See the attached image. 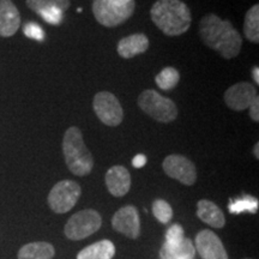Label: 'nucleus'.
<instances>
[{"instance_id":"nucleus-19","label":"nucleus","mask_w":259,"mask_h":259,"mask_svg":"<svg viewBox=\"0 0 259 259\" xmlns=\"http://www.w3.org/2000/svg\"><path fill=\"white\" fill-rule=\"evenodd\" d=\"M194 254H196V248L193 242L187 238L177 246L163 244L160 250V259H193Z\"/></svg>"},{"instance_id":"nucleus-20","label":"nucleus","mask_w":259,"mask_h":259,"mask_svg":"<svg viewBox=\"0 0 259 259\" xmlns=\"http://www.w3.org/2000/svg\"><path fill=\"white\" fill-rule=\"evenodd\" d=\"M245 37L253 44H259V5L254 4L246 12L244 19Z\"/></svg>"},{"instance_id":"nucleus-14","label":"nucleus","mask_w":259,"mask_h":259,"mask_svg":"<svg viewBox=\"0 0 259 259\" xmlns=\"http://www.w3.org/2000/svg\"><path fill=\"white\" fill-rule=\"evenodd\" d=\"M106 186L114 197H124L131 189V176L124 166H113L106 173Z\"/></svg>"},{"instance_id":"nucleus-2","label":"nucleus","mask_w":259,"mask_h":259,"mask_svg":"<svg viewBox=\"0 0 259 259\" xmlns=\"http://www.w3.org/2000/svg\"><path fill=\"white\" fill-rule=\"evenodd\" d=\"M155 25L167 36H180L191 27V11L181 0H157L150 10Z\"/></svg>"},{"instance_id":"nucleus-30","label":"nucleus","mask_w":259,"mask_h":259,"mask_svg":"<svg viewBox=\"0 0 259 259\" xmlns=\"http://www.w3.org/2000/svg\"><path fill=\"white\" fill-rule=\"evenodd\" d=\"M252 78H253L254 83L259 84V67L258 66H254L253 69H252Z\"/></svg>"},{"instance_id":"nucleus-29","label":"nucleus","mask_w":259,"mask_h":259,"mask_svg":"<svg viewBox=\"0 0 259 259\" xmlns=\"http://www.w3.org/2000/svg\"><path fill=\"white\" fill-rule=\"evenodd\" d=\"M145 163H147V157L142 154L136 155L134 160H132V164H134L135 168H142L145 166Z\"/></svg>"},{"instance_id":"nucleus-8","label":"nucleus","mask_w":259,"mask_h":259,"mask_svg":"<svg viewBox=\"0 0 259 259\" xmlns=\"http://www.w3.org/2000/svg\"><path fill=\"white\" fill-rule=\"evenodd\" d=\"M93 107L99 120L107 126L115 127L120 125L124 119V111L114 94L100 92L94 96Z\"/></svg>"},{"instance_id":"nucleus-24","label":"nucleus","mask_w":259,"mask_h":259,"mask_svg":"<svg viewBox=\"0 0 259 259\" xmlns=\"http://www.w3.org/2000/svg\"><path fill=\"white\" fill-rule=\"evenodd\" d=\"M153 213L158 222L167 225L173 218V209L163 199H156L153 203Z\"/></svg>"},{"instance_id":"nucleus-13","label":"nucleus","mask_w":259,"mask_h":259,"mask_svg":"<svg viewBox=\"0 0 259 259\" xmlns=\"http://www.w3.org/2000/svg\"><path fill=\"white\" fill-rule=\"evenodd\" d=\"M21 27V15L12 0H0V36L11 37Z\"/></svg>"},{"instance_id":"nucleus-21","label":"nucleus","mask_w":259,"mask_h":259,"mask_svg":"<svg viewBox=\"0 0 259 259\" xmlns=\"http://www.w3.org/2000/svg\"><path fill=\"white\" fill-rule=\"evenodd\" d=\"M179 80H180L179 71L170 66L164 67V69L162 70L156 77H155L156 85L161 90H164V92L176 88L178 83H179Z\"/></svg>"},{"instance_id":"nucleus-27","label":"nucleus","mask_w":259,"mask_h":259,"mask_svg":"<svg viewBox=\"0 0 259 259\" xmlns=\"http://www.w3.org/2000/svg\"><path fill=\"white\" fill-rule=\"evenodd\" d=\"M24 35L29 38L36 41H44L45 40V31L40 25L36 23H27L23 28Z\"/></svg>"},{"instance_id":"nucleus-1","label":"nucleus","mask_w":259,"mask_h":259,"mask_svg":"<svg viewBox=\"0 0 259 259\" xmlns=\"http://www.w3.org/2000/svg\"><path fill=\"white\" fill-rule=\"evenodd\" d=\"M199 35L203 44L225 59L238 57L242 47V37L229 21H222L218 15L208 14L200 19Z\"/></svg>"},{"instance_id":"nucleus-12","label":"nucleus","mask_w":259,"mask_h":259,"mask_svg":"<svg viewBox=\"0 0 259 259\" xmlns=\"http://www.w3.org/2000/svg\"><path fill=\"white\" fill-rule=\"evenodd\" d=\"M194 248L203 259H229L221 239L209 229H204L197 234Z\"/></svg>"},{"instance_id":"nucleus-9","label":"nucleus","mask_w":259,"mask_h":259,"mask_svg":"<svg viewBox=\"0 0 259 259\" xmlns=\"http://www.w3.org/2000/svg\"><path fill=\"white\" fill-rule=\"evenodd\" d=\"M164 173L171 179L180 181L187 186H192L197 181V169L194 163L183 155H168L162 163Z\"/></svg>"},{"instance_id":"nucleus-6","label":"nucleus","mask_w":259,"mask_h":259,"mask_svg":"<svg viewBox=\"0 0 259 259\" xmlns=\"http://www.w3.org/2000/svg\"><path fill=\"white\" fill-rule=\"evenodd\" d=\"M102 218L96 210H80L71 216L66 222L64 233L70 240H83L101 228Z\"/></svg>"},{"instance_id":"nucleus-26","label":"nucleus","mask_w":259,"mask_h":259,"mask_svg":"<svg viewBox=\"0 0 259 259\" xmlns=\"http://www.w3.org/2000/svg\"><path fill=\"white\" fill-rule=\"evenodd\" d=\"M47 23L53 24V25H59L64 19V11H61L60 9H50L46 10V11L41 12L40 15Z\"/></svg>"},{"instance_id":"nucleus-3","label":"nucleus","mask_w":259,"mask_h":259,"mask_svg":"<svg viewBox=\"0 0 259 259\" xmlns=\"http://www.w3.org/2000/svg\"><path fill=\"white\" fill-rule=\"evenodd\" d=\"M63 154L67 168L74 176L85 177L92 173L94 157L84 143L82 131L76 126H71L65 132Z\"/></svg>"},{"instance_id":"nucleus-31","label":"nucleus","mask_w":259,"mask_h":259,"mask_svg":"<svg viewBox=\"0 0 259 259\" xmlns=\"http://www.w3.org/2000/svg\"><path fill=\"white\" fill-rule=\"evenodd\" d=\"M253 155L255 158H259V142L254 144V148H253Z\"/></svg>"},{"instance_id":"nucleus-18","label":"nucleus","mask_w":259,"mask_h":259,"mask_svg":"<svg viewBox=\"0 0 259 259\" xmlns=\"http://www.w3.org/2000/svg\"><path fill=\"white\" fill-rule=\"evenodd\" d=\"M114 254V244L109 240H101L83 248L77 254V259H112Z\"/></svg>"},{"instance_id":"nucleus-22","label":"nucleus","mask_w":259,"mask_h":259,"mask_svg":"<svg viewBox=\"0 0 259 259\" xmlns=\"http://www.w3.org/2000/svg\"><path fill=\"white\" fill-rule=\"evenodd\" d=\"M28 8L35 14L40 15L41 12L50 9H60L61 11H66L71 6L70 0H27Z\"/></svg>"},{"instance_id":"nucleus-7","label":"nucleus","mask_w":259,"mask_h":259,"mask_svg":"<svg viewBox=\"0 0 259 259\" xmlns=\"http://www.w3.org/2000/svg\"><path fill=\"white\" fill-rule=\"evenodd\" d=\"M82 189L76 181L61 180L52 187L48 194V205L56 213L69 212L78 202Z\"/></svg>"},{"instance_id":"nucleus-16","label":"nucleus","mask_w":259,"mask_h":259,"mask_svg":"<svg viewBox=\"0 0 259 259\" xmlns=\"http://www.w3.org/2000/svg\"><path fill=\"white\" fill-rule=\"evenodd\" d=\"M197 216L200 221L212 227V228H223L226 225L225 213L215 203L208 199H200L197 203Z\"/></svg>"},{"instance_id":"nucleus-5","label":"nucleus","mask_w":259,"mask_h":259,"mask_svg":"<svg viewBox=\"0 0 259 259\" xmlns=\"http://www.w3.org/2000/svg\"><path fill=\"white\" fill-rule=\"evenodd\" d=\"M93 14L96 21L107 28L118 27L134 15L136 2L128 4H116L111 0H94Z\"/></svg>"},{"instance_id":"nucleus-32","label":"nucleus","mask_w":259,"mask_h":259,"mask_svg":"<svg viewBox=\"0 0 259 259\" xmlns=\"http://www.w3.org/2000/svg\"><path fill=\"white\" fill-rule=\"evenodd\" d=\"M113 3H116V4H128V3L134 2V0H111Z\"/></svg>"},{"instance_id":"nucleus-33","label":"nucleus","mask_w":259,"mask_h":259,"mask_svg":"<svg viewBox=\"0 0 259 259\" xmlns=\"http://www.w3.org/2000/svg\"><path fill=\"white\" fill-rule=\"evenodd\" d=\"M244 259H248V258H244Z\"/></svg>"},{"instance_id":"nucleus-11","label":"nucleus","mask_w":259,"mask_h":259,"mask_svg":"<svg viewBox=\"0 0 259 259\" xmlns=\"http://www.w3.org/2000/svg\"><path fill=\"white\" fill-rule=\"evenodd\" d=\"M112 226L116 232L128 239H137L141 234V220L137 208L134 205L122 206L113 216Z\"/></svg>"},{"instance_id":"nucleus-17","label":"nucleus","mask_w":259,"mask_h":259,"mask_svg":"<svg viewBox=\"0 0 259 259\" xmlns=\"http://www.w3.org/2000/svg\"><path fill=\"white\" fill-rule=\"evenodd\" d=\"M56 254L53 245L46 241L30 242L19 248L18 259H52Z\"/></svg>"},{"instance_id":"nucleus-25","label":"nucleus","mask_w":259,"mask_h":259,"mask_svg":"<svg viewBox=\"0 0 259 259\" xmlns=\"http://www.w3.org/2000/svg\"><path fill=\"white\" fill-rule=\"evenodd\" d=\"M185 239V233H184V228L179 223L171 225L166 233V242L168 246H177L179 245L181 241Z\"/></svg>"},{"instance_id":"nucleus-28","label":"nucleus","mask_w":259,"mask_h":259,"mask_svg":"<svg viewBox=\"0 0 259 259\" xmlns=\"http://www.w3.org/2000/svg\"><path fill=\"white\" fill-rule=\"evenodd\" d=\"M248 108H250V118L252 119V121L259 122V96L258 95L254 97V100L252 101Z\"/></svg>"},{"instance_id":"nucleus-23","label":"nucleus","mask_w":259,"mask_h":259,"mask_svg":"<svg viewBox=\"0 0 259 259\" xmlns=\"http://www.w3.org/2000/svg\"><path fill=\"white\" fill-rule=\"evenodd\" d=\"M258 210V200L253 197L245 196L241 199L233 200L229 204V212L231 213H240L244 211H250L255 213Z\"/></svg>"},{"instance_id":"nucleus-15","label":"nucleus","mask_w":259,"mask_h":259,"mask_svg":"<svg viewBox=\"0 0 259 259\" xmlns=\"http://www.w3.org/2000/svg\"><path fill=\"white\" fill-rule=\"evenodd\" d=\"M149 48V38L143 32L132 34L130 36L121 38L118 42V54L124 59H131L139 54L145 53Z\"/></svg>"},{"instance_id":"nucleus-4","label":"nucleus","mask_w":259,"mask_h":259,"mask_svg":"<svg viewBox=\"0 0 259 259\" xmlns=\"http://www.w3.org/2000/svg\"><path fill=\"white\" fill-rule=\"evenodd\" d=\"M138 106L145 114L163 124L173 122L178 118V107L170 99L162 96L156 90L147 89L138 96Z\"/></svg>"},{"instance_id":"nucleus-10","label":"nucleus","mask_w":259,"mask_h":259,"mask_svg":"<svg viewBox=\"0 0 259 259\" xmlns=\"http://www.w3.org/2000/svg\"><path fill=\"white\" fill-rule=\"evenodd\" d=\"M257 88L252 83L239 82L229 87L225 93V102L228 108L235 112L247 109L254 97L257 96Z\"/></svg>"}]
</instances>
